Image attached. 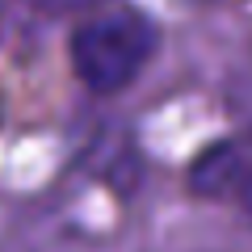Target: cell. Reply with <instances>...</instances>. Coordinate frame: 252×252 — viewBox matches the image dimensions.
<instances>
[{"instance_id":"obj_1","label":"cell","mask_w":252,"mask_h":252,"mask_svg":"<svg viewBox=\"0 0 252 252\" xmlns=\"http://www.w3.org/2000/svg\"><path fill=\"white\" fill-rule=\"evenodd\" d=\"M156 46V30L147 17L130 9H109L89 17L72 38V63L76 76L93 93H114L126 89L143 72L147 55Z\"/></svg>"},{"instance_id":"obj_2","label":"cell","mask_w":252,"mask_h":252,"mask_svg":"<svg viewBox=\"0 0 252 252\" xmlns=\"http://www.w3.org/2000/svg\"><path fill=\"white\" fill-rule=\"evenodd\" d=\"M42 9H76V4H89V0H38Z\"/></svg>"}]
</instances>
